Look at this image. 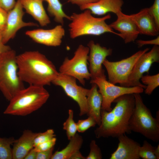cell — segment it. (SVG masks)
I'll list each match as a JSON object with an SVG mask.
<instances>
[{"label":"cell","mask_w":159,"mask_h":159,"mask_svg":"<svg viewBox=\"0 0 159 159\" xmlns=\"http://www.w3.org/2000/svg\"><path fill=\"white\" fill-rule=\"evenodd\" d=\"M114 107L110 111L101 110V122L94 131L96 137L117 138L131 131L129 121L135 106L134 94L122 95L115 99Z\"/></svg>","instance_id":"obj_1"},{"label":"cell","mask_w":159,"mask_h":159,"mask_svg":"<svg viewBox=\"0 0 159 159\" xmlns=\"http://www.w3.org/2000/svg\"><path fill=\"white\" fill-rule=\"evenodd\" d=\"M16 62L20 78L29 85H50L59 73L53 63L38 51L17 55Z\"/></svg>","instance_id":"obj_2"},{"label":"cell","mask_w":159,"mask_h":159,"mask_svg":"<svg viewBox=\"0 0 159 159\" xmlns=\"http://www.w3.org/2000/svg\"><path fill=\"white\" fill-rule=\"evenodd\" d=\"M49 97L44 87L29 85L14 97L4 112L6 115L24 116L41 107Z\"/></svg>","instance_id":"obj_3"},{"label":"cell","mask_w":159,"mask_h":159,"mask_svg":"<svg viewBox=\"0 0 159 159\" xmlns=\"http://www.w3.org/2000/svg\"><path fill=\"white\" fill-rule=\"evenodd\" d=\"M70 17L69 31L72 39L85 35L100 36L106 33L120 36L119 33L115 32L106 22L111 18L109 14L102 17H96L89 10L86 9L80 13H74Z\"/></svg>","instance_id":"obj_4"},{"label":"cell","mask_w":159,"mask_h":159,"mask_svg":"<svg viewBox=\"0 0 159 159\" xmlns=\"http://www.w3.org/2000/svg\"><path fill=\"white\" fill-rule=\"evenodd\" d=\"M134 95L135 106L129 121L130 130L157 143L159 141V121L152 116L140 93H134Z\"/></svg>","instance_id":"obj_5"},{"label":"cell","mask_w":159,"mask_h":159,"mask_svg":"<svg viewBox=\"0 0 159 159\" xmlns=\"http://www.w3.org/2000/svg\"><path fill=\"white\" fill-rule=\"evenodd\" d=\"M16 56L11 49L0 56V90L9 101L25 88L18 74Z\"/></svg>","instance_id":"obj_6"},{"label":"cell","mask_w":159,"mask_h":159,"mask_svg":"<svg viewBox=\"0 0 159 159\" xmlns=\"http://www.w3.org/2000/svg\"><path fill=\"white\" fill-rule=\"evenodd\" d=\"M89 52V49L87 46L80 45L72 58H65L59 68V72L75 78L84 86L85 80H89L91 78L87 67Z\"/></svg>","instance_id":"obj_7"},{"label":"cell","mask_w":159,"mask_h":159,"mask_svg":"<svg viewBox=\"0 0 159 159\" xmlns=\"http://www.w3.org/2000/svg\"><path fill=\"white\" fill-rule=\"evenodd\" d=\"M150 50L146 48L139 50L130 56L116 61H110L105 60L103 65L105 67L110 82L115 85L119 83L122 86L127 82L128 78L135 63L144 53Z\"/></svg>","instance_id":"obj_8"},{"label":"cell","mask_w":159,"mask_h":159,"mask_svg":"<svg viewBox=\"0 0 159 159\" xmlns=\"http://www.w3.org/2000/svg\"><path fill=\"white\" fill-rule=\"evenodd\" d=\"M90 83L96 84L102 97L101 109L111 111L112 104L119 97L127 94L141 93L144 89L139 86L125 87L117 86L107 81L106 77H97L91 80Z\"/></svg>","instance_id":"obj_9"},{"label":"cell","mask_w":159,"mask_h":159,"mask_svg":"<svg viewBox=\"0 0 159 159\" xmlns=\"http://www.w3.org/2000/svg\"><path fill=\"white\" fill-rule=\"evenodd\" d=\"M76 80L73 77L59 72L52 83L61 87L68 96L77 102L80 108L79 115L82 116L88 112L87 96L89 89L78 85Z\"/></svg>","instance_id":"obj_10"},{"label":"cell","mask_w":159,"mask_h":159,"mask_svg":"<svg viewBox=\"0 0 159 159\" xmlns=\"http://www.w3.org/2000/svg\"><path fill=\"white\" fill-rule=\"evenodd\" d=\"M159 62V47L154 45L150 51L142 55L135 63L125 87L139 86L144 89L146 86L142 84L140 79L145 73L149 74V70L155 62Z\"/></svg>","instance_id":"obj_11"},{"label":"cell","mask_w":159,"mask_h":159,"mask_svg":"<svg viewBox=\"0 0 159 159\" xmlns=\"http://www.w3.org/2000/svg\"><path fill=\"white\" fill-rule=\"evenodd\" d=\"M21 0H17L14 7L8 12L7 20L5 29L3 32L2 42L6 44L13 39L20 29L27 26H37L33 22H26L23 19L24 12Z\"/></svg>","instance_id":"obj_12"},{"label":"cell","mask_w":159,"mask_h":159,"mask_svg":"<svg viewBox=\"0 0 159 159\" xmlns=\"http://www.w3.org/2000/svg\"><path fill=\"white\" fill-rule=\"evenodd\" d=\"M87 46L89 49L88 61L91 80L98 77H106L102 65L107 57L112 55V49L102 46L92 40L89 42Z\"/></svg>","instance_id":"obj_13"},{"label":"cell","mask_w":159,"mask_h":159,"mask_svg":"<svg viewBox=\"0 0 159 159\" xmlns=\"http://www.w3.org/2000/svg\"><path fill=\"white\" fill-rule=\"evenodd\" d=\"M25 34L36 43L56 47L61 44L65 31L62 25L59 24L50 29H39L27 31Z\"/></svg>","instance_id":"obj_14"},{"label":"cell","mask_w":159,"mask_h":159,"mask_svg":"<svg viewBox=\"0 0 159 159\" xmlns=\"http://www.w3.org/2000/svg\"><path fill=\"white\" fill-rule=\"evenodd\" d=\"M116 20L109 25L110 27L119 32L120 37L125 44L135 41L140 34L135 25L128 16L122 11L116 14Z\"/></svg>","instance_id":"obj_15"},{"label":"cell","mask_w":159,"mask_h":159,"mask_svg":"<svg viewBox=\"0 0 159 159\" xmlns=\"http://www.w3.org/2000/svg\"><path fill=\"white\" fill-rule=\"evenodd\" d=\"M127 16L135 25L140 34L152 36L158 35L159 29L148 8H143L137 13Z\"/></svg>","instance_id":"obj_16"},{"label":"cell","mask_w":159,"mask_h":159,"mask_svg":"<svg viewBox=\"0 0 159 159\" xmlns=\"http://www.w3.org/2000/svg\"><path fill=\"white\" fill-rule=\"evenodd\" d=\"M117 138L119 140L116 150L111 154L110 159H140L139 151L140 145L125 134Z\"/></svg>","instance_id":"obj_17"},{"label":"cell","mask_w":159,"mask_h":159,"mask_svg":"<svg viewBox=\"0 0 159 159\" xmlns=\"http://www.w3.org/2000/svg\"><path fill=\"white\" fill-rule=\"evenodd\" d=\"M123 4V0H98L79 7L81 10H89L92 14L100 16L105 15L110 12L116 14L122 11Z\"/></svg>","instance_id":"obj_18"},{"label":"cell","mask_w":159,"mask_h":159,"mask_svg":"<svg viewBox=\"0 0 159 159\" xmlns=\"http://www.w3.org/2000/svg\"><path fill=\"white\" fill-rule=\"evenodd\" d=\"M38 133L25 130L20 137L15 140L12 148V159H24L28 153L34 148V141Z\"/></svg>","instance_id":"obj_19"},{"label":"cell","mask_w":159,"mask_h":159,"mask_svg":"<svg viewBox=\"0 0 159 159\" xmlns=\"http://www.w3.org/2000/svg\"><path fill=\"white\" fill-rule=\"evenodd\" d=\"M21 2L26 12L38 21L41 26H47L50 23L42 0H21Z\"/></svg>","instance_id":"obj_20"},{"label":"cell","mask_w":159,"mask_h":159,"mask_svg":"<svg viewBox=\"0 0 159 159\" xmlns=\"http://www.w3.org/2000/svg\"><path fill=\"white\" fill-rule=\"evenodd\" d=\"M91 87L89 89L87 96L88 106V116L92 117L97 124L100 125L101 122V111L102 97L98 90V87L95 83H91Z\"/></svg>","instance_id":"obj_21"},{"label":"cell","mask_w":159,"mask_h":159,"mask_svg":"<svg viewBox=\"0 0 159 159\" xmlns=\"http://www.w3.org/2000/svg\"><path fill=\"white\" fill-rule=\"evenodd\" d=\"M69 140L65 148L53 153L51 159H70L75 153L80 150L83 143L82 137L76 133Z\"/></svg>","instance_id":"obj_22"},{"label":"cell","mask_w":159,"mask_h":159,"mask_svg":"<svg viewBox=\"0 0 159 159\" xmlns=\"http://www.w3.org/2000/svg\"><path fill=\"white\" fill-rule=\"evenodd\" d=\"M48 4L47 11L52 16L54 17L55 21L62 26L64 24V19H66L70 20V16L64 12L62 5L59 0H42Z\"/></svg>","instance_id":"obj_23"},{"label":"cell","mask_w":159,"mask_h":159,"mask_svg":"<svg viewBox=\"0 0 159 159\" xmlns=\"http://www.w3.org/2000/svg\"><path fill=\"white\" fill-rule=\"evenodd\" d=\"M140 80L146 86L144 90L145 94L150 95L159 86V73L151 75H143Z\"/></svg>","instance_id":"obj_24"},{"label":"cell","mask_w":159,"mask_h":159,"mask_svg":"<svg viewBox=\"0 0 159 159\" xmlns=\"http://www.w3.org/2000/svg\"><path fill=\"white\" fill-rule=\"evenodd\" d=\"M15 140L13 137L0 138V159H12V148L11 146Z\"/></svg>","instance_id":"obj_25"},{"label":"cell","mask_w":159,"mask_h":159,"mask_svg":"<svg viewBox=\"0 0 159 159\" xmlns=\"http://www.w3.org/2000/svg\"><path fill=\"white\" fill-rule=\"evenodd\" d=\"M73 111L71 109L68 110V117L63 124V129L66 130L68 140H70L76 133L77 128L76 123L73 120Z\"/></svg>","instance_id":"obj_26"},{"label":"cell","mask_w":159,"mask_h":159,"mask_svg":"<svg viewBox=\"0 0 159 159\" xmlns=\"http://www.w3.org/2000/svg\"><path fill=\"white\" fill-rule=\"evenodd\" d=\"M156 147L153 146L146 140H144L142 146L140 147L139 155L143 159H156L154 152Z\"/></svg>","instance_id":"obj_27"},{"label":"cell","mask_w":159,"mask_h":159,"mask_svg":"<svg viewBox=\"0 0 159 159\" xmlns=\"http://www.w3.org/2000/svg\"><path fill=\"white\" fill-rule=\"evenodd\" d=\"M76 123L77 131L79 132L83 133L91 127H95L97 123L92 117L88 116L85 120H79Z\"/></svg>","instance_id":"obj_28"},{"label":"cell","mask_w":159,"mask_h":159,"mask_svg":"<svg viewBox=\"0 0 159 159\" xmlns=\"http://www.w3.org/2000/svg\"><path fill=\"white\" fill-rule=\"evenodd\" d=\"M53 130L49 129L43 132L38 133L34 141V147L39 144L52 139L55 136Z\"/></svg>","instance_id":"obj_29"},{"label":"cell","mask_w":159,"mask_h":159,"mask_svg":"<svg viewBox=\"0 0 159 159\" xmlns=\"http://www.w3.org/2000/svg\"><path fill=\"white\" fill-rule=\"evenodd\" d=\"M90 152L86 159H101L102 154L100 148L94 140H92L90 145Z\"/></svg>","instance_id":"obj_30"},{"label":"cell","mask_w":159,"mask_h":159,"mask_svg":"<svg viewBox=\"0 0 159 159\" xmlns=\"http://www.w3.org/2000/svg\"><path fill=\"white\" fill-rule=\"evenodd\" d=\"M56 140L57 139L55 137L49 140L38 144L34 147V148L37 152L49 150L54 147Z\"/></svg>","instance_id":"obj_31"},{"label":"cell","mask_w":159,"mask_h":159,"mask_svg":"<svg viewBox=\"0 0 159 159\" xmlns=\"http://www.w3.org/2000/svg\"><path fill=\"white\" fill-rule=\"evenodd\" d=\"M148 9L157 28L159 29V0H155L153 4Z\"/></svg>","instance_id":"obj_32"},{"label":"cell","mask_w":159,"mask_h":159,"mask_svg":"<svg viewBox=\"0 0 159 159\" xmlns=\"http://www.w3.org/2000/svg\"><path fill=\"white\" fill-rule=\"evenodd\" d=\"M16 2L15 0H0V7L8 12L14 7Z\"/></svg>","instance_id":"obj_33"},{"label":"cell","mask_w":159,"mask_h":159,"mask_svg":"<svg viewBox=\"0 0 159 159\" xmlns=\"http://www.w3.org/2000/svg\"><path fill=\"white\" fill-rule=\"evenodd\" d=\"M136 44L139 47L147 45H154L159 46V37L158 36L155 38L150 40H138L136 41Z\"/></svg>","instance_id":"obj_34"},{"label":"cell","mask_w":159,"mask_h":159,"mask_svg":"<svg viewBox=\"0 0 159 159\" xmlns=\"http://www.w3.org/2000/svg\"><path fill=\"white\" fill-rule=\"evenodd\" d=\"M8 12L0 7V30L3 32L6 23Z\"/></svg>","instance_id":"obj_35"},{"label":"cell","mask_w":159,"mask_h":159,"mask_svg":"<svg viewBox=\"0 0 159 159\" xmlns=\"http://www.w3.org/2000/svg\"><path fill=\"white\" fill-rule=\"evenodd\" d=\"M54 149V147L47 150L37 152L36 159H51Z\"/></svg>","instance_id":"obj_36"},{"label":"cell","mask_w":159,"mask_h":159,"mask_svg":"<svg viewBox=\"0 0 159 159\" xmlns=\"http://www.w3.org/2000/svg\"><path fill=\"white\" fill-rule=\"evenodd\" d=\"M72 4L77 5L80 7L85 5L96 2L98 0H66Z\"/></svg>","instance_id":"obj_37"},{"label":"cell","mask_w":159,"mask_h":159,"mask_svg":"<svg viewBox=\"0 0 159 159\" xmlns=\"http://www.w3.org/2000/svg\"><path fill=\"white\" fill-rule=\"evenodd\" d=\"M37 152L34 148L32 149L27 154L24 159H36Z\"/></svg>","instance_id":"obj_38"},{"label":"cell","mask_w":159,"mask_h":159,"mask_svg":"<svg viewBox=\"0 0 159 159\" xmlns=\"http://www.w3.org/2000/svg\"><path fill=\"white\" fill-rule=\"evenodd\" d=\"M11 49L9 46L6 45L2 42H0V55Z\"/></svg>","instance_id":"obj_39"},{"label":"cell","mask_w":159,"mask_h":159,"mask_svg":"<svg viewBox=\"0 0 159 159\" xmlns=\"http://www.w3.org/2000/svg\"><path fill=\"white\" fill-rule=\"evenodd\" d=\"M70 159H86V157L82 155L79 150L75 153Z\"/></svg>","instance_id":"obj_40"},{"label":"cell","mask_w":159,"mask_h":159,"mask_svg":"<svg viewBox=\"0 0 159 159\" xmlns=\"http://www.w3.org/2000/svg\"><path fill=\"white\" fill-rule=\"evenodd\" d=\"M154 154L155 155L156 159H159V145H158L157 147H156L154 150Z\"/></svg>","instance_id":"obj_41"},{"label":"cell","mask_w":159,"mask_h":159,"mask_svg":"<svg viewBox=\"0 0 159 159\" xmlns=\"http://www.w3.org/2000/svg\"><path fill=\"white\" fill-rule=\"evenodd\" d=\"M3 38V32L0 30V42H2Z\"/></svg>","instance_id":"obj_42"},{"label":"cell","mask_w":159,"mask_h":159,"mask_svg":"<svg viewBox=\"0 0 159 159\" xmlns=\"http://www.w3.org/2000/svg\"><path fill=\"white\" fill-rule=\"evenodd\" d=\"M159 110L158 111H157V112H156V118L157 119V120L159 121Z\"/></svg>","instance_id":"obj_43"},{"label":"cell","mask_w":159,"mask_h":159,"mask_svg":"<svg viewBox=\"0 0 159 159\" xmlns=\"http://www.w3.org/2000/svg\"></svg>","instance_id":"obj_44"}]
</instances>
